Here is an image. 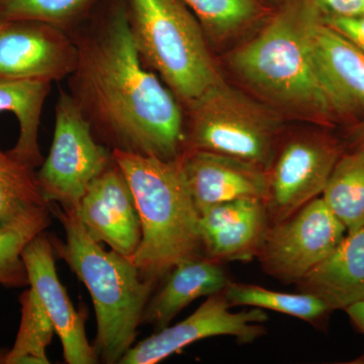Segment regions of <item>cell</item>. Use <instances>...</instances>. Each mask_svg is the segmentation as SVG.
<instances>
[{
    "mask_svg": "<svg viewBox=\"0 0 364 364\" xmlns=\"http://www.w3.org/2000/svg\"><path fill=\"white\" fill-rule=\"evenodd\" d=\"M57 214L66 241L55 247L87 287L95 306V350L105 363H119L133 346L155 282L143 279L130 258L100 247L75 213L57 210Z\"/></svg>",
    "mask_w": 364,
    "mask_h": 364,
    "instance_id": "277c9868",
    "label": "cell"
},
{
    "mask_svg": "<svg viewBox=\"0 0 364 364\" xmlns=\"http://www.w3.org/2000/svg\"><path fill=\"white\" fill-rule=\"evenodd\" d=\"M346 233L323 198H316L284 221L269 225L256 258L270 277L282 284H296Z\"/></svg>",
    "mask_w": 364,
    "mask_h": 364,
    "instance_id": "ba28073f",
    "label": "cell"
},
{
    "mask_svg": "<svg viewBox=\"0 0 364 364\" xmlns=\"http://www.w3.org/2000/svg\"><path fill=\"white\" fill-rule=\"evenodd\" d=\"M359 148H361V149H364V134L363 136V141H361L360 146H359Z\"/></svg>",
    "mask_w": 364,
    "mask_h": 364,
    "instance_id": "f546056e",
    "label": "cell"
},
{
    "mask_svg": "<svg viewBox=\"0 0 364 364\" xmlns=\"http://www.w3.org/2000/svg\"><path fill=\"white\" fill-rule=\"evenodd\" d=\"M49 205L41 193L35 169L0 149V230Z\"/></svg>",
    "mask_w": 364,
    "mask_h": 364,
    "instance_id": "7402d4cb",
    "label": "cell"
},
{
    "mask_svg": "<svg viewBox=\"0 0 364 364\" xmlns=\"http://www.w3.org/2000/svg\"><path fill=\"white\" fill-rule=\"evenodd\" d=\"M21 304L18 336L13 348L0 358V363H50L46 349L55 332L52 320L32 287L21 294Z\"/></svg>",
    "mask_w": 364,
    "mask_h": 364,
    "instance_id": "603a6c76",
    "label": "cell"
},
{
    "mask_svg": "<svg viewBox=\"0 0 364 364\" xmlns=\"http://www.w3.org/2000/svg\"><path fill=\"white\" fill-rule=\"evenodd\" d=\"M130 186L142 237L130 258L143 279L156 280L182 261L202 257L198 215L181 156H155L112 150Z\"/></svg>",
    "mask_w": 364,
    "mask_h": 364,
    "instance_id": "3957f363",
    "label": "cell"
},
{
    "mask_svg": "<svg viewBox=\"0 0 364 364\" xmlns=\"http://www.w3.org/2000/svg\"><path fill=\"white\" fill-rule=\"evenodd\" d=\"M208 38L226 39L240 32L262 14L259 0H183Z\"/></svg>",
    "mask_w": 364,
    "mask_h": 364,
    "instance_id": "484cf974",
    "label": "cell"
},
{
    "mask_svg": "<svg viewBox=\"0 0 364 364\" xmlns=\"http://www.w3.org/2000/svg\"><path fill=\"white\" fill-rule=\"evenodd\" d=\"M224 294L208 296L195 313L171 327L163 328L149 338L132 346L119 363L155 364L198 340L232 336L242 344L252 343L265 334L268 316L262 309L231 312Z\"/></svg>",
    "mask_w": 364,
    "mask_h": 364,
    "instance_id": "30bf717a",
    "label": "cell"
},
{
    "mask_svg": "<svg viewBox=\"0 0 364 364\" xmlns=\"http://www.w3.org/2000/svg\"><path fill=\"white\" fill-rule=\"evenodd\" d=\"M346 313L348 314L349 318H351L353 324L358 328L359 331L364 335V299L359 303L354 304L349 308H347ZM360 363H364V355L359 359Z\"/></svg>",
    "mask_w": 364,
    "mask_h": 364,
    "instance_id": "f1b7e54d",
    "label": "cell"
},
{
    "mask_svg": "<svg viewBox=\"0 0 364 364\" xmlns=\"http://www.w3.org/2000/svg\"><path fill=\"white\" fill-rule=\"evenodd\" d=\"M77 50L67 78L74 104L98 142L111 150L173 160L184 149V112L141 61L127 0H100L70 33Z\"/></svg>",
    "mask_w": 364,
    "mask_h": 364,
    "instance_id": "6da1fadb",
    "label": "cell"
},
{
    "mask_svg": "<svg viewBox=\"0 0 364 364\" xmlns=\"http://www.w3.org/2000/svg\"><path fill=\"white\" fill-rule=\"evenodd\" d=\"M318 11L311 0H284L259 35L234 52L231 64L273 104L306 116L333 119L339 112L311 46L310 26Z\"/></svg>",
    "mask_w": 364,
    "mask_h": 364,
    "instance_id": "7a4b0ae2",
    "label": "cell"
},
{
    "mask_svg": "<svg viewBox=\"0 0 364 364\" xmlns=\"http://www.w3.org/2000/svg\"><path fill=\"white\" fill-rule=\"evenodd\" d=\"M49 225V207H46L33 210L0 230V284L6 287L28 286V272L21 254Z\"/></svg>",
    "mask_w": 364,
    "mask_h": 364,
    "instance_id": "cb8c5ba5",
    "label": "cell"
},
{
    "mask_svg": "<svg viewBox=\"0 0 364 364\" xmlns=\"http://www.w3.org/2000/svg\"><path fill=\"white\" fill-rule=\"evenodd\" d=\"M76 215L86 232L112 250L131 258L142 237L135 200L114 160L91 182Z\"/></svg>",
    "mask_w": 364,
    "mask_h": 364,
    "instance_id": "7c38bea8",
    "label": "cell"
},
{
    "mask_svg": "<svg viewBox=\"0 0 364 364\" xmlns=\"http://www.w3.org/2000/svg\"><path fill=\"white\" fill-rule=\"evenodd\" d=\"M269 225L261 198H240L205 208L198 220L203 256L219 263L253 260Z\"/></svg>",
    "mask_w": 364,
    "mask_h": 364,
    "instance_id": "5bb4252c",
    "label": "cell"
},
{
    "mask_svg": "<svg viewBox=\"0 0 364 364\" xmlns=\"http://www.w3.org/2000/svg\"><path fill=\"white\" fill-rule=\"evenodd\" d=\"M28 284L39 296L63 346L69 364L98 363V354L86 338L85 321L74 309L55 267L54 250L46 235L33 239L21 254Z\"/></svg>",
    "mask_w": 364,
    "mask_h": 364,
    "instance_id": "4fadbf2b",
    "label": "cell"
},
{
    "mask_svg": "<svg viewBox=\"0 0 364 364\" xmlns=\"http://www.w3.org/2000/svg\"><path fill=\"white\" fill-rule=\"evenodd\" d=\"M181 162L198 215L219 203L249 198L264 200L267 195V171L244 160L184 149Z\"/></svg>",
    "mask_w": 364,
    "mask_h": 364,
    "instance_id": "9a60e30c",
    "label": "cell"
},
{
    "mask_svg": "<svg viewBox=\"0 0 364 364\" xmlns=\"http://www.w3.org/2000/svg\"><path fill=\"white\" fill-rule=\"evenodd\" d=\"M112 160V150L98 142L69 93L60 90L51 149L36 172L45 200L76 212L91 182Z\"/></svg>",
    "mask_w": 364,
    "mask_h": 364,
    "instance_id": "52a82bcc",
    "label": "cell"
},
{
    "mask_svg": "<svg viewBox=\"0 0 364 364\" xmlns=\"http://www.w3.org/2000/svg\"><path fill=\"white\" fill-rule=\"evenodd\" d=\"M127 9L141 61L181 107L224 80L202 25L183 0H127Z\"/></svg>",
    "mask_w": 364,
    "mask_h": 364,
    "instance_id": "5b68a950",
    "label": "cell"
},
{
    "mask_svg": "<svg viewBox=\"0 0 364 364\" xmlns=\"http://www.w3.org/2000/svg\"><path fill=\"white\" fill-rule=\"evenodd\" d=\"M314 59L339 116L364 112V53L325 23L318 11L310 26Z\"/></svg>",
    "mask_w": 364,
    "mask_h": 364,
    "instance_id": "2e32d148",
    "label": "cell"
},
{
    "mask_svg": "<svg viewBox=\"0 0 364 364\" xmlns=\"http://www.w3.org/2000/svg\"><path fill=\"white\" fill-rule=\"evenodd\" d=\"M184 107V149L238 158L267 171L279 133V122L267 109L224 80Z\"/></svg>",
    "mask_w": 364,
    "mask_h": 364,
    "instance_id": "8992f818",
    "label": "cell"
},
{
    "mask_svg": "<svg viewBox=\"0 0 364 364\" xmlns=\"http://www.w3.org/2000/svg\"><path fill=\"white\" fill-rule=\"evenodd\" d=\"M324 200L330 210L352 233L364 226V149L339 158L324 191Z\"/></svg>",
    "mask_w": 364,
    "mask_h": 364,
    "instance_id": "ffe728a7",
    "label": "cell"
},
{
    "mask_svg": "<svg viewBox=\"0 0 364 364\" xmlns=\"http://www.w3.org/2000/svg\"><path fill=\"white\" fill-rule=\"evenodd\" d=\"M273 1L279 2V4H282V2L284 1V0H273Z\"/></svg>",
    "mask_w": 364,
    "mask_h": 364,
    "instance_id": "4dcf8cb0",
    "label": "cell"
},
{
    "mask_svg": "<svg viewBox=\"0 0 364 364\" xmlns=\"http://www.w3.org/2000/svg\"><path fill=\"white\" fill-rule=\"evenodd\" d=\"M52 83L39 80L0 78V112H11L18 119L20 136L9 153L26 166L43 163L39 146L41 117Z\"/></svg>",
    "mask_w": 364,
    "mask_h": 364,
    "instance_id": "d6986e66",
    "label": "cell"
},
{
    "mask_svg": "<svg viewBox=\"0 0 364 364\" xmlns=\"http://www.w3.org/2000/svg\"><path fill=\"white\" fill-rule=\"evenodd\" d=\"M296 291L313 294L331 309L346 310L364 299V226L345 235L325 259L296 282Z\"/></svg>",
    "mask_w": 364,
    "mask_h": 364,
    "instance_id": "e0dca14e",
    "label": "cell"
},
{
    "mask_svg": "<svg viewBox=\"0 0 364 364\" xmlns=\"http://www.w3.org/2000/svg\"><path fill=\"white\" fill-rule=\"evenodd\" d=\"M223 294L231 306H249L274 311L313 325H318L333 312L322 299L299 291L298 294L282 293L230 280Z\"/></svg>",
    "mask_w": 364,
    "mask_h": 364,
    "instance_id": "44dd1931",
    "label": "cell"
},
{
    "mask_svg": "<svg viewBox=\"0 0 364 364\" xmlns=\"http://www.w3.org/2000/svg\"><path fill=\"white\" fill-rule=\"evenodd\" d=\"M326 18L364 16V0H311Z\"/></svg>",
    "mask_w": 364,
    "mask_h": 364,
    "instance_id": "4316f807",
    "label": "cell"
},
{
    "mask_svg": "<svg viewBox=\"0 0 364 364\" xmlns=\"http://www.w3.org/2000/svg\"><path fill=\"white\" fill-rule=\"evenodd\" d=\"M76 62L77 50L66 31L42 21H0V78L58 82Z\"/></svg>",
    "mask_w": 364,
    "mask_h": 364,
    "instance_id": "8fae6325",
    "label": "cell"
},
{
    "mask_svg": "<svg viewBox=\"0 0 364 364\" xmlns=\"http://www.w3.org/2000/svg\"><path fill=\"white\" fill-rule=\"evenodd\" d=\"M325 23L343 35L364 53V16L351 18H326Z\"/></svg>",
    "mask_w": 364,
    "mask_h": 364,
    "instance_id": "83f0119b",
    "label": "cell"
},
{
    "mask_svg": "<svg viewBox=\"0 0 364 364\" xmlns=\"http://www.w3.org/2000/svg\"><path fill=\"white\" fill-rule=\"evenodd\" d=\"M229 282L222 263L205 256L182 261L171 270L161 291L147 304L142 322L154 325L159 331L191 301L222 293Z\"/></svg>",
    "mask_w": 364,
    "mask_h": 364,
    "instance_id": "ac0fdd59",
    "label": "cell"
},
{
    "mask_svg": "<svg viewBox=\"0 0 364 364\" xmlns=\"http://www.w3.org/2000/svg\"><path fill=\"white\" fill-rule=\"evenodd\" d=\"M342 154L338 144L321 135L294 136L277 148L263 200L269 224L284 221L323 193Z\"/></svg>",
    "mask_w": 364,
    "mask_h": 364,
    "instance_id": "9c48e42d",
    "label": "cell"
},
{
    "mask_svg": "<svg viewBox=\"0 0 364 364\" xmlns=\"http://www.w3.org/2000/svg\"><path fill=\"white\" fill-rule=\"evenodd\" d=\"M100 0H0V21H42L70 33Z\"/></svg>",
    "mask_w": 364,
    "mask_h": 364,
    "instance_id": "d4e9b609",
    "label": "cell"
}]
</instances>
